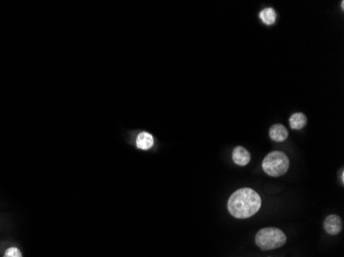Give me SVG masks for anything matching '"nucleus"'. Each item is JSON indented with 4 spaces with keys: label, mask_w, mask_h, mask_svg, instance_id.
<instances>
[{
    "label": "nucleus",
    "mask_w": 344,
    "mask_h": 257,
    "mask_svg": "<svg viewBox=\"0 0 344 257\" xmlns=\"http://www.w3.org/2000/svg\"><path fill=\"white\" fill-rule=\"evenodd\" d=\"M262 205L261 196L258 193L249 187L236 191L228 201V210L235 218H250L257 213Z\"/></svg>",
    "instance_id": "f257e3e1"
},
{
    "label": "nucleus",
    "mask_w": 344,
    "mask_h": 257,
    "mask_svg": "<svg viewBox=\"0 0 344 257\" xmlns=\"http://www.w3.org/2000/svg\"><path fill=\"white\" fill-rule=\"evenodd\" d=\"M264 172L271 177H279L289 170L290 161L286 153L281 151H272L265 157L263 164Z\"/></svg>",
    "instance_id": "7ed1b4c3"
},
{
    "label": "nucleus",
    "mask_w": 344,
    "mask_h": 257,
    "mask_svg": "<svg viewBox=\"0 0 344 257\" xmlns=\"http://www.w3.org/2000/svg\"><path fill=\"white\" fill-rule=\"evenodd\" d=\"M232 157L234 163L238 166H247L251 161L250 152L242 146H237L234 148Z\"/></svg>",
    "instance_id": "39448f33"
},
{
    "label": "nucleus",
    "mask_w": 344,
    "mask_h": 257,
    "mask_svg": "<svg viewBox=\"0 0 344 257\" xmlns=\"http://www.w3.org/2000/svg\"><path fill=\"white\" fill-rule=\"evenodd\" d=\"M286 242V235L276 227H265L255 235V244L265 251L280 248Z\"/></svg>",
    "instance_id": "f03ea898"
},
{
    "label": "nucleus",
    "mask_w": 344,
    "mask_h": 257,
    "mask_svg": "<svg viewBox=\"0 0 344 257\" xmlns=\"http://www.w3.org/2000/svg\"><path fill=\"white\" fill-rule=\"evenodd\" d=\"M269 136L271 138V140H273L275 142H282L288 138L289 132H288L286 127L277 124V125H274L270 128Z\"/></svg>",
    "instance_id": "423d86ee"
},
{
    "label": "nucleus",
    "mask_w": 344,
    "mask_h": 257,
    "mask_svg": "<svg viewBox=\"0 0 344 257\" xmlns=\"http://www.w3.org/2000/svg\"><path fill=\"white\" fill-rule=\"evenodd\" d=\"M325 231L330 235H338L342 231V220L337 215H330L323 222Z\"/></svg>",
    "instance_id": "20e7f679"
},
{
    "label": "nucleus",
    "mask_w": 344,
    "mask_h": 257,
    "mask_svg": "<svg viewBox=\"0 0 344 257\" xmlns=\"http://www.w3.org/2000/svg\"><path fill=\"white\" fill-rule=\"evenodd\" d=\"M307 124V117L302 112L294 113L290 117V126L293 130H301Z\"/></svg>",
    "instance_id": "6e6552de"
},
{
    "label": "nucleus",
    "mask_w": 344,
    "mask_h": 257,
    "mask_svg": "<svg viewBox=\"0 0 344 257\" xmlns=\"http://www.w3.org/2000/svg\"><path fill=\"white\" fill-rule=\"evenodd\" d=\"M260 19L266 25H272L275 23V20H276V13L271 7L265 8L260 13Z\"/></svg>",
    "instance_id": "1a4fd4ad"
},
{
    "label": "nucleus",
    "mask_w": 344,
    "mask_h": 257,
    "mask_svg": "<svg viewBox=\"0 0 344 257\" xmlns=\"http://www.w3.org/2000/svg\"><path fill=\"white\" fill-rule=\"evenodd\" d=\"M136 145L141 150H149L154 145V137L150 133L142 132L137 136Z\"/></svg>",
    "instance_id": "0eeeda50"
},
{
    "label": "nucleus",
    "mask_w": 344,
    "mask_h": 257,
    "mask_svg": "<svg viewBox=\"0 0 344 257\" xmlns=\"http://www.w3.org/2000/svg\"><path fill=\"white\" fill-rule=\"evenodd\" d=\"M3 257H23V255L17 247H11L5 251Z\"/></svg>",
    "instance_id": "9d476101"
}]
</instances>
